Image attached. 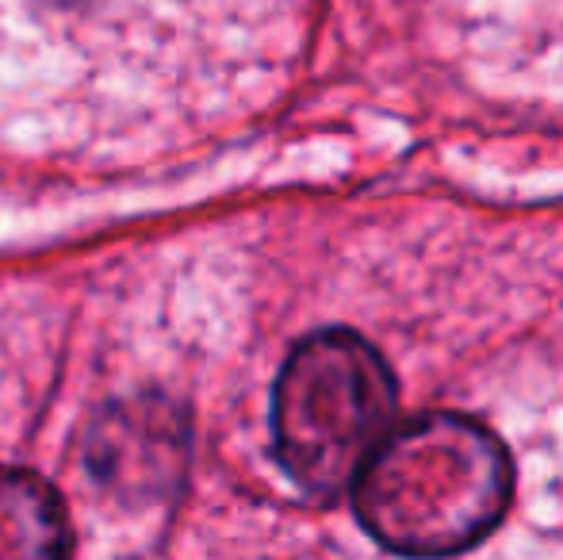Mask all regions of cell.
Returning a JSON list of instances; mask_svg holds the SVG:
<instances>
[{
    "label": "cell",
    "mask_w": 563,
    "mask_h": 560,
    "mask_svg": "<svg viewBox=\"0 0 563 560\" xmlns=\"http://www.w3.org/2000/svg\"><path fill=\"white\" fill-rule=\"evenodd\" d=\"M353 503L364 530L395 553H460L506 515L510 461L479 422L422 415L379 441L356 476Z\"/></svg>",
    "instance_id": "obj_1"
},
{
    "label": "cell",
    "mask_w": 563,
    "mask_h": 560,
    "mask_svg": "<svg viewBox=\"0 0 563 560\" xmlns=\"http://www.w3.org/2000/svg\"><path fill=\"white\" fill-rule=\"evenodd\" d=\"M395 376L353 330H322L284 361L273 396L276 457L311 495L356 484L368 457L391 433Z\"/></svg>",
    "instance_id": "obj_2"
},
{
    "label": "cell",
    "mask_w": 563,
    "mask_h": 560,
    "mask_svg": "<svg viewBox=\"0 0 563 560\" xmlns=\"http://www.w3.org/2000/svg\"><path fill=\"white\" fill-rule=\"evenodd\" d=\"M74 549L58 492L38 472L0 469V557H62Z\"/></svg>",
    "instance_id": "obj_3"
}]
</instances>
